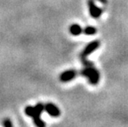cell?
<instances>
[{"mask_svg": "<svg viewBox=\"0 0 128 127\" xmlns=\"http://www.w3.org/2000/svg\"><path fill=\"white\" fill-rule=\"evenodd\" d=\"M98 1L102 3H107V0H98Z\"/></svg>", "mask_w": 128, "mask_h": 127, "instance_id": "cell-12", "label": "cell"}, {"mask_svg": "<svg viewBox=\"0 0 128 127\" xmlns=\"http://www.w3.org/2000/svg\"><path fill=\"white\" fill-rule=\"evenodd\" d=\"M33 121H34V124L38 127H44V126H46V123L44 122V121H42V119H40V117L33 118Z\"/></svg>", "mask_w": 128, "mask_h": 127, "instance_id": "cell-10", "label": "cell"}, {"mask_svg": "<svg viewBox=\"0 0 128 127\" xmlns=\"http://www.w3.org/2000/svg\"><path fill=\"white\" fill-rule=\"evenodd\" d=\"M25 113H26V116H28V117H31L32 118L38 117L37 116H36L35 107H32V106H28V107H26V108H25Z\"/></svg>", "mask_w": 128, "mask_h": 127, "instance_id": "cell-7", "label": "cell"}, {"mask_svg": "<svg viewBox=\"0 0 128 127\" xmlns=\"http://www.w3.org/2000/svg\"><path fill=\"white\" fill-rule=\"evenodd\" d=\"M100 45V41L99 40H94V41L90 42L89 44L87 45V46L84 48V50L81 53V59L83 58H87V56H88L90 54H92L94 51L96 50Z\"/></svg>", "mask_w": 128, "mask_h": 127, "instance_id": "cell-2", "label": "cell"}, {"mask_svg": "<svg viewBox=\"0 0 128 127\" xmlns=\"http://www.w3.org/2000/svg\"><path fill=\"white\" fill-rule=\"evenodd\" d=\"M70 32L73 36H80V35L82 33L83 29L78 24H73V25L70 26Z\"/></svg>", "mask_w": 128, "mask_h": 127, "instance_id": "cell-6", "label": "cell"}, {"mask_svg": "<svg viewBox=\"0 0 128 127\" xmlns=\"http://www.w3.org/2000/svg\"><path fill=\"white\" fill-rule=\"evenodd\" d=\"M34 107H35V110H36V116L37 117H40L42 113L45 111V105L42 104V102H39V103H37Z\"/></svg>", "mask_w": 128, "mask_h": 127, "instance_id": "cell-9", "label": "cell"}, {"mask_svg": "<svg viewBox=\"0 0 128 127\" xmlns=\"http://www.w3.org/2000/svg\"><path fill=\"white\" fill-rule=\"evenodd\" d=\"M45 111L52 117H58L60 115V111L53 103H46L45 105Z\"/></svg>", "mask_w": 128, "mask_h": 127, "instance_id": "cell-4", "label": "cell"}, {"mask_svg": "<svg viewBox=\"0 0 128 127\" xmlns=\"http://www.w3.org/2000/svg\"><path fill=\"white\" fill-rule=\"evenodd\" d=\"M76 75H77V72L75 71L74 69H70V70H66V71L63 72L60 76V79L61 82L64 83H67L71 81L74 79Z\"/></svg>", "mask_w": 128, "mask_h": 127, "instance_id": "cell-5", "label": "cell"}, {"mask_svg": "<svg viewBox=\"0 0 128 127\" xmlns=\"http://www.w3.org/2000/svg\"><path fill=\"white\" fill-rule=\"evenodd\" d=\"M83 32L87 36H92V35L97 33V29L94 26H88L83 30Z\"/></svg>", "mask_w": 128, "mask_h": 127, "instance_id": "cell-8", "label": "cell"}, {"mask_svg": "<svg viewBox=\"0 0 128 127\" xmlns=\"http://www.w3.org/2000/svg\"><path fill=\"white\" fill-rule=\"evenodd\" d=\"M2 125L5 127H12V123L9 119H5V120H4V121H2Z\"/></svg>", "mask_w": 128, "mask_h": 127, "instance_id": "cell-11", "label": "cell"}, {"mask_svg": "<svg viewBox=\"0 0 128 127\" xmlns=\"http://www.w3.org/2000/svg\"><path fill=\"white\" fill-rule=\"evenodd\" d=\"M80 74L82 76H84L88 78L89 83L92 85H96L99 82V78H100L99 72L94 66L85 67V68L81 70Z\"/></svg>", "mask_w": 128, "mask_h": 127, "instance_id": "cell-1", "label": "cell"}, {"mask_svg": "<svg viewBox=\"0 0 128 127\" xmlns=\"http://www.w3.org/2000/svg\"><path fill=\"white\" fill-rule=\"evenodd\" d=\"M88 5L89 13H90L91 17L92 18L100 17V16L102 15V10L101 9L100 7H97V5L94 3V0H88Z\"/></svg>", "mask_w": 128, "mask_h": 127, "instance_id": "cell-3", "label": "cell"}]
</instances>
